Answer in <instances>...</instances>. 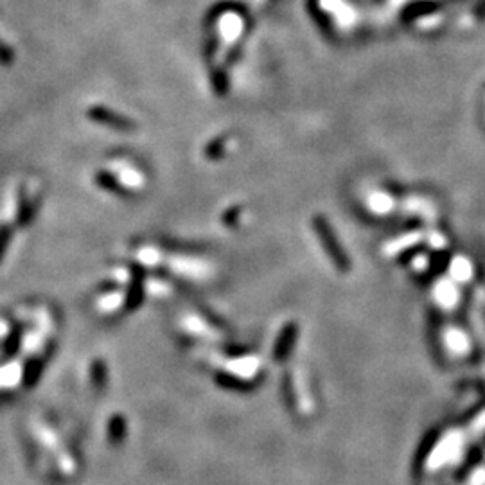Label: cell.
Masks as SVG:
<instances>
[{
    "instance_id": "7a4b0ae2",
    "label": "cell",
    "mask_w": 485,
    "mask_h": 485,
    "mask_svg": "<svg viewBox=\"0 0 485 485\" xmlns=\"http://www.w3.org/2000/svg\"><path fill=\"white\" fill-rule=\"evenodd\" d=\"M144 268L141 266H133L132 268V279H130V288L126 293L125 309L128 313H133L141 308L142 298H144Z\"/></svg>"
},
{
    "instance_id": "5bb4252c",
    "label": "cell",
    "mask_w": 485,
    "mask_h": 485,
    "mask_svg": "<svg viewBox=\"0 0 485 485\" xmlns=\"http://www.w3.org/2000/svg\"><path fill=\"white\" fill-rule=\"evenodd\" d=\"M241 213H243V207L236 205V207H232V209H229L223 214V223L229 225V227H234L237 223V220H239Z\"/></svg>"
},
{
    "instance_id": "8992f818",
    "label": "cell",
    "mask_w": 485,
    "mask_h": 485,
    "mask_svg": "<svg viewBox=\"0 0 485 485\" xmlns=\"http://www.w3.org/2000/svg\"><path fill=\"white\" fill-rule=\"evenodd\" d=\"M126 429H128L126 419L120 413H115L108 422V441L119 446L126 439Z\"/></svg>"
},
{
    "instance_id": "8fae6325",
    "label": "cell",
    "mask_w": 485,
    "mask_h": 485,
    "mask_svg": "<svg viewBox=\"0 0 485 485\" xmlns=\"http://www.w3.org/2000/svg\"><path fill=\"white\" fill-rule=\"evenodd\" d=\"M225 142H227V137L225 135L210 141L209 146L205 148V157L209 158V160H220L225 155Z\"/></svg>"
},
{
    "instance_id": "9c48e42d",
    "label": "cell",
    "mask_w": 485,
    "mask_h": 485,
    "mask_svg": "<svg viewBox=\"0 0 485 485\" xmlns=\"http://www.w3.org/2000/svg\"><path fill=\"white\" fill-rule=\"evenodd\" d=\"M90 379H92V386L96 390H103L106 386V381H108V370H106L105 361L103 360H94L92 369H90Z\"/></svg>"
},
{
    "instance_id": "277c9868",
    "label": "cell",
    "mask_w": 485,
    "mask_h": 485,
    "mask_svg": "<svg viewBox=\"0 0 485 485\" xmlns=\"http://www.w3.org/2000/svg\"><path fill=\"white\" fill-rule=\"evenodd\" d=\"M94 180H96V184L99 185L101 189H105V191H108V193L117 194V196H130V194H132L128 189L120 184V182L113 177L112 172H108V171H97Z\"/></svg>"
},
{
    "instance_id": "3957f363",
    "label": "cell",
    "mask_w": 485,
    "mask_h": 485,
    "mask_svg": "<svg viewBox=\"0 0 485 485\" xmlns=\"http://www.w3.org/2000/svg\"><path fill=\"white\" fill-rule=\"evenodd\" d=\"M214 381L225 390H234V392H252L253 390V385L250 381L241 379V377L234 376L230 372H225V370H220V372L214 374Z\"/></svg>"
},
{
    "instance_id": "52a82bcc",
    "label": "cell",
    "mask_w": 485,
    "mask_h": 485,
    "mask_svg": "<svg viewBox=\"0 0 485 485\" xmlns=\"http://www.w3.org/2000/svg\"><path fill=\"white\" fill-rule=\"evenodd\" d=\"M32 214H34V210H32L31 201H29L25 189H22L20 198H18V210H16V225L18 227H27L32 221V218H34Z\"/></svg>"
},
{
    "instance_id": "7c38bea8",
    "label": "cell",
    "mask_w": 485,
    "mask_h": 485,
    "mask_svg": "<svg viewBox=\"0 0 485 485\" xmlns=\"http://www.w3.org/2000/svg\"><path fill=\"white\" fill-rule=\"evenodd\" d=\"M13 237V227L11 225H0V263H2V257H4L6 250H8L9 241Z\"/></svg>"
},
{
    "instance_id": "ba28073f",
    "label": "cell",
    "mask_w": 485,
    "mask_h": 485,
    "mask_svg": "<svg viewBox=\"0 0 485 485\" xmlns=\"http://www.w3.org/2000/svg\"><path fill=\"white\" fill-rule=\"evenodd\" d=\"M42 370H44V361H42V358H32L27 365L24 367L22 381H24V385L27 386V389H32V386L37 385L38 379H40L42 376Z\"/></svg>"
},
{
    "instance_id": "5b68a950",
    "label": "cell",
    "mask_w": 485,
    "mask_h": 485,
    "mask_svg": "<svg viewBox=\"0 0 485 485\" xmlns=\"http://www.w3.org/2000/svg\"><path fill=\"white\" fill-rule=\"evenodd\" d=\"M295 334H297V331H295V325L293 324H288L284 329H282L281 336H279V340H277V345H275V360L277 361H282L286 360V356L289 354V351H291L293 347V341H295Z\"/></svg>"
},
{
    "instance_id": "30bf717a",
    "label": "cell",
    "mask_w": 485,
    "mask_h": 485,
    "mask_svg": "<svg viewBox=\"0 0 485 485\" xmlns=\"http://www.w3.org/2000/svg\"><path fill=\"white\" fill-rule=\"evenodd\" d=\"M20 344H22V327L20 325H15V327L11 329L9 336L6 338L4 347H2V356L4 358L15 356V354L18 353V349H20Z\"/></svg>"
},
{
    "instance_id": "6da1fadb",
    "label": "cell",
    "mask_w": 485,
    "mask_h": 485,
    "mask_svg": "<svg viewBox=\"0 0 485 485\" xmlns=\"http://www.w3.org/2000/svg\"><path fill=\"white\" fill-rule=\"evenodd\" d=\"M87 115H89V119L94 120V122H99V125H103V126H108V128L117 130V132L130 133L137 128V125L132 119H128V117L122 115V113L115 112V110L106 108V106H99V105L90 106Z\"/></svg>"
},
{
    "instance_id": "9a60e30c",
    "label": "cell",
    "mask_w": 485,
    "mask_h": 485,
    "mask_svg": "<svg viewBox=\"0 0 485 485\" xmlns=\"http://www.w3.org/2000/svg\"><path fill=\"white\" fill-rule=\"evenodd\" d=\"M0 63L2 65H11L13 63V51L9 47H6L2 42H0Z\"/></svg>"
},
{
    "instance_id": "4fadbf2b",
    "label": "cell",
    "mask_w": 485,
    "mask_h": 485,
    "mask_svg": "<svg viewBox=\"0 0 485 485\" xmlns=\"http://www.w3.org/2000/svg\"><path fill=\"white\" fill-rule=\"evenodd\" d=\"M213 83H214V87H216V92L220 94V96L229 92V80H227V74H225L223 70H214Z\"/></svg>"
}]
</instances>
